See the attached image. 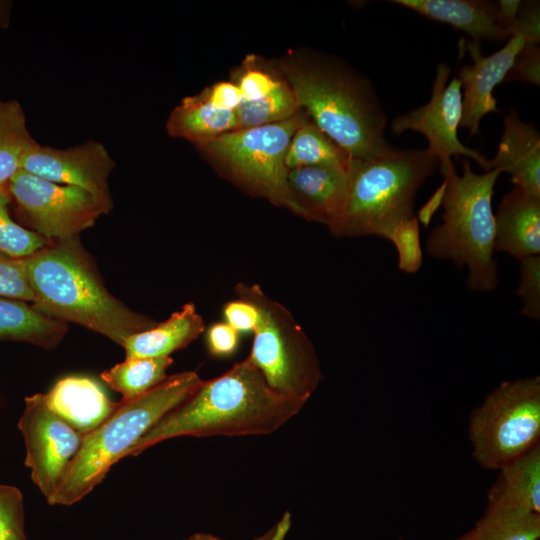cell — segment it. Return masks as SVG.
<instances>
[{"instance_id": "11", "label": "cell", "mask_w": 540, "mask_h": 540, "mask_svg": "<svg viewBox=\"0 0 540 540\" xmlns=\"http://www.w3.org/2000/svg\"><path fill=\"white\" fill-rule=\"evenodd\" d=\"M18 428L25 443V466L47 500L65 479L84 434L54 413L43 393L25 398Z\"/></svg>"}, {"instance_id": "3", "label": "cell", "mask_w": 540, "mask_h": 540, "mask_svg": "<svg viewBox=\"0 0 540 540\" xmlns=\"http://www.w3.org/2000/svg\"><path fill=\"white\" fill-rule=\"evenodd\" d=\"M299 108L354 160L390 152L387 119L364 78L335 59L318 57L281 66Z\"/></svg>"}, {"instance_id": "13", "label": "cell", "mask_w": 540, "mask_h": 540, "mask_svg": "<svg viewBox=\"0 0 540 540\" xmlns=\"http://www.w3.org/2000/svg\"><path fill=\"white\" fill-rule=\"evenodd\" d=\"M116 163L95 140L66 149L36 142L25 154L21 169L48 181L89 192L109 213L113 207L108 179Z\"/></svg>"}, {"instance_id": "28", "label": "cell", "mask_w": 540, "mask_h": 540, "mask_svg": "<svg viewBox=\"0 0 540 540\" xmlns=\"http://www.w3.org/2000/svg\"><path fill=\"white\" fill-rule=\"evenodd\" d=\"M298 104L287 82L279 81L265 97L257 101H242L235 110L237 130L287 120L298 112Z\"/></svg>"}, {"instance_id": "20", "label": "cell", "mask_w": 540, "mask_h": 540, "mask_svg": "<svg viewBox=\"0 0 540 540\" xmlns=\"http://www.w3.org/2000/svg\"><path fill=\"white\" fill-rule=\"evenodd\" d=\"M204 330V320L195 305L186 303L164 322L127 337L122 347L126 358L170 356L189 345Z\"/></svg>"}, {"instance_id": "29", "label": "cell", "mask_w": 540, "mask_h": 540, "mask_svg": "<svg viewBox=\"0 0 540 540\" xmlns=\"http://www.w3.org/2000/svg\"><path fill=\"white\" fill-rule=\"evenodd\" d=\"M10 195L0 187V252L23 259L48 245L51 240L16 223L10 216Z\"/></svg>"}, {"instance_id": "44", "label": "cell", "mask_w": 540, "mask_h": 540, "mask_svg": "<svg viewBox=\"0 0 540 540\" xmlns=\"http://www.w3.org/2000/svg\"><path fill=\"white\" fill-rule=\"evenodd\" d=\"M10 3L0 1V27L6 28L9 24Z\"/></svg>"}, {"instance_id": "38", "label": "cell", "mask_w": 540, "mask_h": 540, "mask_svg": "<svg viewBox=\"0 0 540 540\" xmlns=\"http://www.w3.org/2000/svg\"><path fill=\"white\" fill-rule=\"evenodd\" d=\"M225 322L237 332H253L258 322L255 306L243 299L229 301L223 307Z\"/></svg>"}, {"instance_id": "16", "label": "cell", "mask_w": 540, "mask_h": 540, "mask_svg": "<svg viewBox=\"0 0 540 540\" xmlns=\"http://www.w3.org/2000/svg\"><path fill=\"white\" fill-rule=\"evenodd\" d=\"M511 176L515 187L540 197V134L522 121L514 109L504 118V130L498 150L489 160V170Z\"/></svg>"}, {"instance_id": "4", "label": "cell", "mask_w": 540, "mask_h": 540, "mask_svg": "<svg viewBox=\"0 0 540 540\" xmlns=\"http://www.w3.org/2000/svg\"><path fill=\"white\" fill-rule=\"evenodd\" d=\"M203 380L194 371L168 376L130 402H121L96 429L84 434L82 445L65 479L46 501L70 506L88 495L110 468L129 455L135 444L166 414L191 397Z\"/></svg>"}, {"instance_id": "1", "label": "cell", "mask_w": 540, "mask_h": 540, "mask_svg": "<svg viewBox=\"0 0 540 540\" xmlns=\"http://www.w3.org/2000/svg\"><path fill=\"white\" fill-rule=\"evenodd\" d=\"M304 402L274 391L247 357L202 382L130 450L137 456L162 441L181 437L268 435L297 415Z\"/></svg>"}, {"instance_id": "24", "label": "cell", "mask_w": 540, "mask_h": 540, "mask_svg": "<svg viewBox=\"0 0 540 540\" xmlns=\"http://www.w3.org/2000/svg\"><path fill=\"white\" fill-rule=\"evenodd\" d=\"M540 514L488 503L475 526L456 540H539Z\"/></svg>"}, {"instance_id": "9", "label": "cell", "mask_w": 540, "mask_h": 540, "mask_svg": "<svg viewBox=\"0 0 540 540\" xmlns=\"http://www.w3.org/2000/svg\"><path fill=\"white\" fill-rule=\"evenodd\" d=\"M469 439L477 463L500 470L539 445L540 377L502 382L473 409Z\"/></svg>"}, {"instance_id": "41", "label": "cell", "mask_w": 540, "mask_h": 540, "mask_svg": "<svg viewBox=\"0 0 540 540\" xmlns=\"http://www.w3.org/2000/svg\"><path fill=\"white\" fill-rule=\"evenodd\" d=\"M497 5L502 22L512 33V26L517 17L521 1L501 0L497 1Z\"/></svg>"}, {"instance_id": "19", "label": "cell", "mask_w": 540, "mask_h": 540, "mask_svg": "<svg viewBox=\"0 0 540 540\" xmlns=\"http://www.w3.org/2000/svg\"><path fill=\"white\" fill-rule=\"evenodd\" d=\"M432 20L466 32L473 41L512 37L499 15L497 2L483 0H393Z\"/></svg>"}, {"instance_id": "25", "label": "cell", "mask_w": 540, "mask_h": 540, "mask_svg": "<svg viewBox=\"0 0 540 540\" xmlns=\"http://www.w3.org/2000/svg\"><path fill=\"white\" fill-rule=\"evenodd\" d=\"M170 356L125 358L111 368L103 371L101 379L113 390L122 395L121 402H130L146 394L167 377L172 365Z\"/></svg>"}, {"instance_id": "23", "label": "cell", "mask_w": 540, "mask_h": 540, "mask_svg": "<svg viewBox=\"0 0 540 540\" xmlns=\"http://www.w3.org/2000/svg\"><path fill=\"white\" fill-rule=\"evenodd\" d=\"M488 503L540 514V445L500 469Z\"/></svg>"}, {"instance_id": "32", "label": "cell", "mask_w": 540, "mask_h": 540, "mask_svg": "<svg viewBox=\"0 0 540 540\" xmlns=\"http://www.w3.org/2000/svg\"><path fill=\"white\" fill-rule=\"evenodd\" d=\"M0 297L33 303L24 258H14L0 252Z\"/></svg>"}, {"instance_id": "36", "label": "cell", "mask_w": 540, "mask_h": 540, "mask_svg": "<svg viewBox=\"0 0 540 540\" xmlns=\"http://www.w3.org/2000/svg\"><path fill=\"white\" fill-rule=\"evenodd\" d=\"M521 35L527 44H538L540 40V9L538 1L521 2L512 26V36Z\"/></svg>"}, {"instance_id": "37", "label": "cell", "mask_w": 540, "mask_h": 540, "mask_svg": "<svg viewBox=\"0 0 540 540\" xmlns=\"http://www.w3.org/2000/svg\"><path fill=\"white\" fill-rule=\"evenodd\" d=\"M239 334L225 321L211 324L206 331L209 352L217 357L231 355L238 346Z\"/></svg>"}, {"instance_id": "42", "label": "cell", "mask_w": 540, "mask_h": 540, "mask_svg": "<svg viewBox=\"0 0 540 540\" xmlns=\"http://www.w3.org/2000/svg\"><path fill=\"white\" fill-rule=\"evenodd\" d=\"M291 524V517L290 513L286 512L279 523H277L276 526H274L273 534L270 538V540H283L286 536Z\"/></svg>"}, {"instance_id": "33", "label": "cell", "mask_w": 540, "mask_h": 540, "mask_svg": "<svg viewBox=\"0 0 540 540\" xmlns=\"http://www.w3.org/2000/svg\"><path fill=\"white\" fill-rule=\"evenodd\" d=\"M520 282L516 294L522 299L521 314L540 319V255L520 260Z\"/></svg>"}, {"instance_id": "35", "label": "cell", "mask_w": 540, "mask_h": 540, "mask_svg": "<svg viewBox=\"0 0 540 540\" xmlns=\"http://www.w3.org/2000/svg\"><path fill=\"white\" fill-rule=\"evenodd\" d=\"M280 80L256 68H247L239 80L242 101H257L267 96Z\"/></svg>"}, {"instance_id": "39", "label": "cell", "mask_w": 540, "mask_h": 540, "mask_svg": "<svg viewBox=\"0 0 540 540\" xmlns=\"http://www.w3.org/2000/svg\"><path fill=\"white\" fill-rule=\"evenodd\" d=\"M204 93L211 105L219 110L235 111L242 102L238 85L230 82L217 83Z\"/></svg>"}, {"instance_id": "6", "label": "cell", "mask_w": 540, "mask_h": 540, "mask_svg": "<svg viewBox=\"0 0 540 540\" xmlns=\"http://www.w3.org/2000/svg\"><path fill=\"white\" fill-rule=\"evenodd\" d=\"M462 175L455 167L444 175L442 222L426 241L428 255L451 261L458 269L467 266V286L478 292L494 290L499 283L498 264L493 254L495 218L492 210L494 185L500 172H473L468 160Z\"/></svg>"}, {"instance_id": "30", "label": "cell", "mask_w": 540, "mask_h": 540, "mask_svg": "<svg viewBox=\"0 0 540 540\" xmlns=\"http://www.w3.org/2000/svg\"><path fill=\"white\" fill-rule=\"evenodd\" d=\"M387 240L391 241L397 250L399 270L407 274L418 272L423 264V252L416 216L397 224Z\"/></svg>"}, {"instance_id": "2", "label": "cell", "mask_w": 540, "mask_h": 540, "mask_svg": "<svg viewBox=\"0 0 540 540\" xmlns=\"http://www.w3.org/2000/svg\"><path fill=\"white\" fill-rule=\"evenodd\" d=\"M24 261L32 305L48 317L81 325L120 346L130 335L158 323L107 290L78 236L51 240Z\"/></svg>"}, {"instance_id": "15", "label": "cell", "mask_w": 540, "mask_h": 540, "mask_svg": "<svg viewBox=\"0 0 540 540\" xmlns=\"http://www.w3.org/2000/svg\"><path fill=\"white\" fill-rule=\"evenodd\" d=\"M352 165L353 161L348 166H305L288 171L290 189L305 219L332 226L348 193Z\"/></svg>"}, {"instance_id": "43", "label": "cell", "mask_w": 540, "mask_h": 540, "mask_svg": "<svg viewBox=\"0 0 540 540\" xmlns=\"http://www.w3.org/2000/svg\"><path fill=\"white\" fill-rule=\"evenodd\" d=\"M273 531H274V527L271 530H269L267 533H265L264 535L256 538L255 540H270L273 534ZM185 540H222V539L208 533H196L189 536Z\"/></svg>"}, {"instance_id": "10", "label": "cell", "mask_w": 540, "mask_h": 540, "mask_svg": "<svg viewBox=\"0 0 540 540\" xmlns=\"http://www.w3.org/2000/svg\"><path fill=\"white\" fill-rule=\"evenodd\" d=\"M6 189L22 222L49 240L78 236L106 214L89 192L48 181L22 169L10 178Z\"/></svg>"}, {"instance_id": "40", "label": "cell", "mask_w": 540, "mask_h": 540, "mask_svg": "<svg viewBox=\"0 0 540 540\" xmlns=\"http://www.w3.org/2000/svg\"><path fill=\"white\" fill-rule=\"evenodd\" d=\"M445 188L446 183L443 180L442 184L434 191V193L427 200V202L419 209L418 215L416 216L418 222H421L425 226L429 225L432 216L442 205Z\"/></svg>"}, {"instance_id": "31", "label": "cell", "mask_w": 540, "mask_h": 540, "mask_svg": "<svg viewBox=\"0 0 540 540\" xmlns=\"http://www.w3.org/2000/svg\"><path fill=\"white\" fill-rule=\"evenodd\" d=\"M0 540H27L23 495L16 486L0 484Z\"/></svg>"}, {"instance_id": "22", "label": "cell", "mask_w": 540, "mask_h": 540, "mask_svg": "<svg viewBox=\"0 0 540 540\" xmlns=\"http://www.w3.org/2000/svg\"><path fill=\"white\" fill-rule=\"evenodd\" d=\"M68 331L66 323L48 317L28 302L0 297V340L55 348Z\"/></svg>"}, {"instance_id": "7", "label": "cell", "mask_w": 540, "mask_h": 540, "mask_svg": "<svg viewBox=\"0 0 540 540\" xmlns=\"http://www.w3.org/2000/svg\"><path fill=\"white\" fill-rule=\"evenodd\" d=\"M235 291L258 311L248 358L274 391L306 403L322 378L312 342L288 309L258 284L238 283Z\"/></svg>"}, {"instance_id": "5", "label": "cell", "mask_w": 540, "mask_h": 540, "mask_svg": "<svg viewBox=\"0 0 540 540\" xmlns=\"http://www.w3.org/2000/svg\"><path fill=\"white\" fill-rule=\"evenodd\" d=\"M439 168L426 149H399L368 160H354L348 193L330 228L335 237L377 236L414 217L421 185Z\"/></svg>"}, {"instance_id": "12", "label": "cell", "mask_w": 540, "mask_h": 540, "mask_svg": "<svg viewBox=\"0 0 540 540\" xmlns=\"http://www.w3.org/2000/svg\"><path fill=\"white\" fill-rule=\"evenodd\" d=\"M450 73L449 66L439 64L428 103L395 117L391 129L397 135L406 130L422 133L429 143L427 149L438 159L443 176L454 167L451 158L459 155L473 159L484 171H489V159L466 147L457 136L462 118V88L457 76L449 81Z\"/></svg>"}, {"instance_id": "18", "label": "cell", "mask_w": 540, "mask_h": 540, "mask_svg": "<svg viewBox=\"0 0 540 540\" xmlns=\"http://www.w3.org/2000/svg\"><path fill=\"white\" fill-rule=\"evenodd\" d=\"M495 218V251L519 260L540 255V197L515 187L503 196Z\"/></svg>"}, {"instance_id": "34", "label": "cell", "mask_w": 540, "mask_h": 540, "mask_svg": "<svg viewBox=\"0 0 540 540\" xmlns=\"http://www.w3.org/2000/svg\"><path fill=\"white\" fill-rule=\"evenodd\" d=\"M520 80L539 86L540 50L536 44H526L519 52L505 81Z\"/></svg>"}, {"instance_id": "26", "label": "cell", "mask_w": 540, "mask_h": 540, "mask_svg": "<svg viewBox=\"0 0 540 540\" xmlns=\"http://www.w3.org/2000/svg\"><path fill=\"white\" fill-rule=\"evenodd\" d=\"M352 161L340 146L306 120L294 133L285 156L288 170L305 166H348Z\"/></svg>"}, {"instance_id": "17", "label": "cell", "mask_w": 540, "mask_h": 540, "mask_svg": "<svg viewBox=\"0 0 540 540\" xmlns=\"http://www.w3.org/2000/svg\"><path fill=\"white\" fill-rule=\"evenodd\" d=\"M48 407L77 431L86 434L107 420L121 401H112L94 379L67 376L44 394Z\"/></svg>"}, {"instance_id": "14", "label": "cell", "mask_w": 540, "mask_h": 540, "mask_svg": "<svg viewBox=\"0 0 540 540\" xmlns=\"http://www.w3.org/2000/svg\"><path fill=\"white\" fill-rule=\"evenodd\" d=\"M526 44L523 36L514 34L504 47L486 57L482 55L478 41L467 43L472 64L462 66L457 78L463 88L460 127L469 130V138L480 133V121L487 113L499 111L492 92L505 80L515 58Z\"/></svg>"}, {"instance_id": "27", "label": "cell", "mask_w": 540, "mask_h": 540, "mask_svg": "<svg viewBox=\"0 0 540 540\" xmlns=\"http://www.w3.org/2000/svg\"><path fill=\"white\" fill-rule=\"evenodd\" d=\"M35 143L27 129L20 103L0 99V187H5L21 169L26 152Z\"/></svg>"}, {"instance_id": "8", "label": "cell", "mask_w": 540, "mask_h": 540, "mask_svg": "<svg viewBox=\"0 0 540 540\" xmlns=\"http://www.w3.org/2000/svg\"><path fill=\"white\" fill-rule=\"evenodd\" d=\"M304 121L297 112L287 120L230 131L196 146L239 185L304 218L285 165L290 141Z\"/></svg>"}, {"instance_id": "21", "label": "cell", "mask_w": 540, "mask_h": 540, "mask_svg": "<svg viewBox=\"0 0 540 540\" xmlns=\"http://www.w3.org/2000/svg\"><path fill=\"white\" fill-rule=\"evenodd\" d=\"M172 137L184 138L196 145L237 130L235 111L219 110L208 101L205 93L182 99L166 123Z\"/></svg>"}]
</instances>
